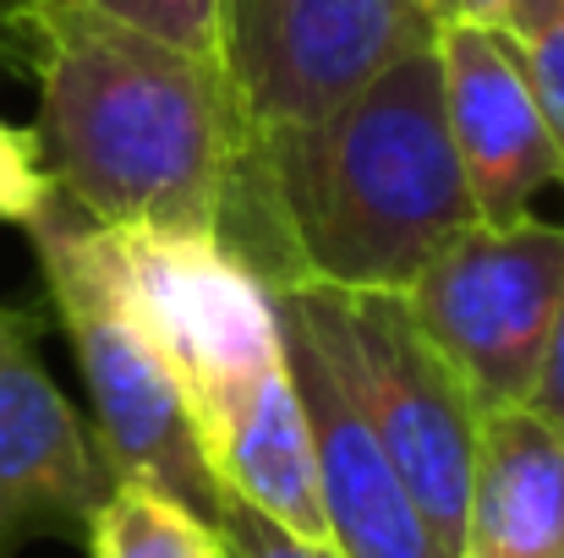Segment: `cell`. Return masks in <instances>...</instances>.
Masks as SVG:
<instances>
[{
  "mask_svg": "<svg viewBox=\"0 0 564 558\" xmlns=\"http://www.w3.org/2000/svg\"><path fill=\"white\" fill-rule=\"evenodd\" d=\"M471 219L438 55L422 44L335 110L247 138L219 241L263 285L405 291Z\"/></svg>",
  "mask_w": 564,
  "mask_h": 558,
  "instance_id": "obj_1",
  "label": "cell"
},
{
  "mask_svg": "<svg viewBox=\"0 0 564 558\" xmlns=\"http://www.w3.org/2000/svg\"><path fill=\"white\" fill-rule=\"evenodd\" d=\"M33 88L39 160L83 219L116 236H219L252 138L219 61L50 0Z\"/></svg>",
  "mask_w": 564,
  "mask_h": 558,
  "instance_id": "obj_2",
  "label": "cell"
},
{
  "mask_svg": "<svg viewBox=\"0 0 564 558\" xmlns=\"http://www.w3.org/2000/svg\"><path fill=\"white\" fill-rule=\"evenodd\" d=\"M50 291V307L77 351L94 405V444L116 482H149L197 515H219V488L203 466L182 383L138 302L116 230L83 219L61 192L22 225Z\"/></svg>",
  "mask_w": 564,
  "mask_h": 558,
  "instance_id": "obj_3",
  "label": "cell"
},
{
  "mask_svg": "<svg viewBox=\"0 0 564 558\" xmlns=\"http://www.w3.org/2000/svg\"><path fill=\"white\" fill-rule=\"evenodd\" d=\"M280 318L313 340V351L346 383L351 405L373 427L400 471L427 537L444 558H460L466 499L482 411L416 329L400 291H329L307 280L269 285Z\"/></svg>",
  "mask_w": 564,
  "mask_h": 558,
  "instance_id": "obj_4",
  "label": "cell"
},
{
  "mask_svg": "<svg viewBox=\"0 0 564 558\" xmlns=\"http://www.w3.org/2000/svg\"><path fill=\"white\" fill-rule=\"evenodd\" d=\"M121 252L208 466L241 422L291 389L274 291L219 236H121Z\"/></svg>",
  "mask_w": 564,
  "mask_h": 558,
  "instance_id": "obj_5",
  "label": "cell"
},
{
  "mask_svg": "<svg viewBox=\"0 0 564 558\" xmlns=\"http://www.w3.org/2000/svg\"><path fill=\"white\" fill-rule=\"evenodd\" d=\"M564 285V225L538 214L460 225L400 291L482 416L532 400Z\"/></svg>",
  "mask_w": 564,
  "mask_h": 558,
  "instance_id": "obj_6",
  "label": "cell"
},
{
  "mask_svg": "<svg viewBox=\"0 0 564 558\" xmlns=\"http://www.w3.org/2000/svg\"><path fill=\"white\" fill-rule=\"evenodd\" d=\"M433 28L422 0H225L219 72L258 138L335 110Z\"/></svg>",
  "mask_w": 564,
  "mask_h": 558,
  "instance_id": "obj_7",
  "label": "cell"
},
{
  "mask_svg": "<svg viewBox=\"0 0 564 558\" xmlns=\"http://www.w3.org/2000/svg\"><path fill=\"white\" fill-rule=\"evenodd\" d=\"M433 55L444 88V127L466 176L471 214L482 225L527 219L538 192L564 186V160L510 39L488 22L444 17L433 28Z\"/></svg>",
  "mask_w": 564,
  "mask_h": 558,
  "instance_id": "obj_8",
  "label": "cell"
},
{
  "mask_svg": "<svg viewBox=\"0 0 564 558\" xmlns=\"http://www.w3.org/2000/svg\"><path fill=\"white\" fill-rule=\"evenodd\" d=\"M116 488L88 422L39 362L33 324L0 307V558L33 532H72Z\"/></svg>",
  "mask_w": 564,
  "mask_h": 558,
  "instance_id": "obj_9",
  "label": "cell"
},
{
  "mask_svg": "<svg viewBox=\"0 0 564 558\" xmlns=\"http://www.w3.org/2000/svg\"><path fill=\"white\" fill-rule=\"evenodd\" d=\"M280 340H285V368L296 378L307 433H313L318 510L329 526V548L340 558H444L335 368L285 318H280Z\"/></svg>",
  "mask_w": 564,
  "mask_h": 558,
  "instance_id": "obj_10",
  "label": "cell"
},
{
  "mask_svg": "<svg viewBox=\"0 0 564 558\" xmlns=\"http://www.w3.org/2000/svg\"><path fill=\"white\" fill-rule=\"evenodd\" d=\"M460 558H564V422L532 405L482 416Z\"/></svg>",
  "mask_w": 564,
  "mask_h": 558,
  "instance_id": "obj_11",
  "label": "cell"
},
{
  "mask_svg": "<svg viewBox=\"0 0 564 558\" xmlns=\"http://www.w3.org/2000/svg\"><path fill=\"white\" fill-rule=\"evenodd\" d=\"M83 537L94 558H225L219 526L149 482H116Z\"/></svg>",
  "mask_w": 564,
  "mask_h": 558,
  "instance_id": "obj_12",
  "label": "cell"
},
{
  "mask_svg": "<svg viewBox=\"0 0 564 558\" xmlns=\"http://www.w3.org/2000/svg\"><path fill=\"white\" fill-rule=\"evenodd\" d=\"M564 160V0H516L499 22Z\"/></svg>",
  "mask_w": 564,
  "mask_h": 558,
  "instance_id": "obj_13",
  "label": "cell"
},
{
  "mask_svg": "<svg viewBox=\"0 0 564 558\" xmlns=\"http://www.w3.org/2000/svg\"><path fill=\"white\" fill-rule=\"evenodd\" d=\"M88 11H105L127 28H143L165 44H182L192 55L219 61V6L225 0H72Z\"/></svg>",
  "mask_w": 564,
  "mask_h": 558,
  "instance_id": "obj_14",
  "label": "cell"
},
{
  "mask_svg": "<svg viewBox=\"0 0 564 558\" xmlns=\"http://www.w3.org/2000/svg\"><path fill=\"white\" fill-rule=\"evenodd\" d=\"M55 197V182L39 160L33 132L0 121V225H28Z\"/></svg>",
  "mask_w": 564,
  "mask_h": 558,
  "instance_id": "obj_15",
  "label": "cell"
},
{
  "mask_svg": "<svg viewBox=\"0 0 564 558\" xmlns=\"http://www.w3.org/2000/svg\"><path fill=\"white\" fill-rule=\"evenodd\" d=\"M219 543H225V558H340L329 543H302L291 532H280L274 521H263L258 510L236 504V499H219Z\"/></svg>",
  "mask_w": 564,
  "mask_h": 558,
  "instance_id": "obj_16",
  "label": "cell"
},
{
  "mask_svg": "<svg viewBox=\"0 0 564 558\" xmlns=\"http://www.w3.org/2000/svg\"><path fill=\"white\" fill-rule=\"evenodd\" d=\"M44 11H50V0H0V77L33 83Z\"/></svg>",
  "mask_w": 564,
  "mask_h": 558,
  "instance_id": "obj_17",
  "label": "cell"
},
{
  "mask_svg": "<svg viewBox=\"0 0 564 558\" xmlns=\"http://www.w3.org/2000/svg\"><path fill=\"white\" fill-rule=\"evenodd\" d=\"M527 405L538 416L564 422V285H560V307H554V329H549V351H543V368H538V383H532Z\"/></svg>",
  "mask_w": 564,
  "mask_h": 558,
  "instance_id": "obj_18",
  "label": "cell"
},
{
  "mask_svg": "<svg viewBox=\"0 0 564 558\" xmlns=\"http://www.w3.org/2000/svg\"><path fill=\"white\" fill-rule=\"evenodd\" d=\"M449 6H455V17H466V22H488V28H499L505 11H510L516 0H449Z\"/></svg>",
  "mask_w": 564,
  "mask_h": 558,
  "instance_id": "obj_19",
  "label": "cell"
},
{
  "mask_svg": "<svg viewBox=\"0 0 564 558\" xmlns=\"http://www.w3.org/2000/svg\"><path fill=\"white\" fill-rule=\"evenodd\" d=\"M422 11H427L433 22H444V17H455V6H449V0H422Z\"/></svg>",
  "mask_w": 564,
  "mask_h": 558,
  "instance_id": "obj_20",
  "label": "cell"
}]
</instances>
